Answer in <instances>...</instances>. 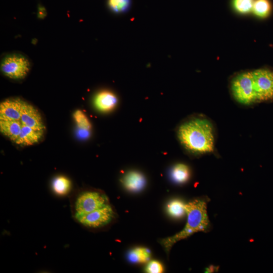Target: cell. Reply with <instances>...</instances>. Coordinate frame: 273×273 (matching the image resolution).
Segmentation results:
<instances>
[{"label": "cell", "instance_id": "cell-17", "mask_svg": "<svg viewBox=\"0 0 273 273\" xmlns=\"http://www.w3.org/2000/svg\"><path fill=\"white\" fill-rule=\"evenodd\" d=\"M150 258V252L149 250L143 247L135 248L128 254V259L132 262H146Z\"/></svg>", "mask_w": 273, "mask_h": 273}, {"label": "cell", "instance_id": "cell-12", "mask_svg": "<svg viewBox=\"0 0 273 273\" xmlns=\"http://www.w3.org/2000/svg\"><path fill=\"white\" fill-rule=\"evenodd\" d=\"M121 182L128 190L137 192L144 188L146 180L141 173L136 171H130L124 174L121 179Z\"/></svg>", "mask_w": 273, "mask_h": 273}, {"label": "cell", "instance_id": "cell-21", "mask_svg": "<svg viewBox=\"0 0 273 273\" xmlns=\"http://www.w3.org/2000/svg\"><path fill=\"white\" fill-rule=\"evenodd\" d=\"M254 0H234L235 10L241 14H247L252 11Z\"/></svg>", "mask_w": 273, "mask_h": 273}, {"label": "cell", "instance_id": "cell-22", "mask_svg": "<svg viewBox=\"0 0 273 273\" xmlns=\"http://www.w3.org/2000/svg\"><path fill=\"white\" fill-rule=\"evenodd\" d=\"M145 271L148 273H161L163 272L164 268L160 262L152 260L147 265Z\"/></svg>", "mask_w": 273, "mask_h": 273}, {"label": "cell", "instance_id": "cell-23", "mask_svg": "<svg viewBox=\"0 0 273 273\" xmlns=\"http://www.w3.org/2000/svg\"><path fill=\"white\" fill-rule=\"evenodd\" d=\"M90 131L88 130L77 128L76 135L79 139L85 140L89 136Z\"/></svg>", "mask_w": 273, "mask_h": 273}, {"label": "cell", "instance_id": "cell-18", "mask_svg": "<svg viewBox=\"0 0 273 273\" xmlns=\"http://www.w3.org/2000/svg\"><path fill=\"white\" fill-rule=\"evenodd\" d=\"M271 5L268 0H256L254 2L252 11L257 16L265 18L270 13Z\"/></svg>", "mask_w": 273, "mask_h": 273}, {"label": "cell", "instance_id": "cell-6", "mask_svg": "<svg viewBox=\"0 0 273 273\" xmlns=\"http://www.w3.org/2000/svg\"><path fill=\"white\" fill-rule=\"evenodd\" d=\"M116 213L110 204L89 213L74 219L81 226L89 229H99L110 224L115 218Z\"/></svg>", "mask_w": 273, "mask_h": 273}, {"label": "cell", "instance_id": "cell-7", "mask_svg": "<svg viewBox=\"0 0 273 273\" xmlns=\"http://www.w3.org/2000/svg\"><path fill=\"white\" fill-rule=\"evenodd\" d=\"M257 102L273 99V71L265 68L252 71Z\"/></svg>", "mask_w": 273, "mask_h": 273}, {"label": "cell", "instance_id": "cell-2", "mask_svg": "<svg viewBox=\"0 0 273 273\" xmlns=\"http://www.w3.org/2000/svg\"><path fill=\"white\" fill-rule=\"evenodd\" d=\"M206 198H198L186 203L187 221L185 228L175 235L160 240V243L168 254L173 245L195 233L206 232L210 228Z\"/></svg>", "mask_w": 273, "mask_h": 273}, {"label": "cell", "instance_id": "cell-14", "mask_svg": "<svg viewBox=\"0 0 273 273\" xmlns=\"http://www.w3.org/2000/svg\"><path fill=\"white\" fill-rule=\"evenodd\" d=\"M71 188V181L65 176H57L52 180V190L55 194L58 196H64L69 194Z\"/></svg>", "mask_w": 273, "mask_h": 273}, {"label": "cell", "instance_id": "cell-4", "mask_svg": "<svg viewBox=\"0 0 273 273\" xmlns=\"http://www.w3.org/2000/svg\"><path fill=\"white\" fill-rule=\"evenodd\" d=\"M230 88L233 97L239 103L250 105L257 103L252 71L235 75L231 81Z\"/></svg>", "mask_w": 273, "mask_h": 273}, {"label": "cell", "instance_id": "cell-16", "mask_svg": "<svg viewBox=\"0 0 273 273\" xmlns=\"http://www.w3.org/2000/svg\"><path fill=\"white\" fill-rule=\"evenodd\" d=\"M185 205L186 203L179 200H173L168 204L167 210L171 216L179 218L186 214Z\"/></svg>", "mask_w": 273, "mask_h": 273}, {"label": "cell", "instance_id": "cell-1", "mask_svg": "<svg viewBox=\"0 0 273 273\" xmlns=\"http://www.w3.org/2000/svg\"><path fill=\"white\" fill-rule=\"evenodd\" d=\"M176 133L183 148L190 154L201 155L214 150V128L205 116L193 115L188 117L177 126Z\"/></svg>", "mask_w": 273, "mask_h": 273}, {"label": "cell", "instance_id": "cell-15", "mask_svg": "<svg viewBox=\"0 0 273 273\" xmlns=\"http://www.w3.org/2000/svg\"><path fill=\"white\" fill-rule=\"evenodd\" d=\"M172 179L178 183L186 182L190 176L189 167L183 163H178L174 165L171 170Z\"/></svg>", "mask_w": 273, "mask_h": 273}, {"label": "cell", "instance_id": "cell-3", "mask_svg": "<svg viewBox=\"0 0 273 273\" xmlns=\"http://www.w3.org/2000/svg\"><path fill=\"white\" fill-rule=\"evenodd\" d=\"M70 204L71 215L74 218L110 203L108 197L102 191L82 188L70 195Z\"/></svg>", "mask_w": 273, "mask_h": 273}, {"label": "cell", "instance_id": "cell-5", "mask_svg": "<svg viewBox=\"0 0 273 273\" xmlns=\"http://www.w3.org/2000/svg\"><path fill=\"white\" fill-rule=\"evenodd\" d=\"M30 69V63L25 56L18 53L5 56L1 62V70L7 77L15 80L24 78Z\"/></svg>", "mask_w": 273, "mask_h": 273}, {"label": "cell", "instance_id": "cell-8", "mask_svg": "<svg viewBox=\"0 0 273 273\" xmlns=\"http://www.w3.org/2000/svg\"><path fill=\"white\" fill-rule=\"evenodd\" d=\"M24 101L9 98L0 104V119L20 120Z\"/></svg>", "mask_w": 273, "mask_h": 273}, {"label": "cell", "instance_id": "cell-13", "mask_svg": "<svg viewBox=\"0 0 273 273\" xmlns=\"http://www.w3.org/2000/svg\"><path fill=\"white\" fill-rule=\"evenodd\" d=\"M23 124L20 120L0 119V131L11 141L18 139Z\"/></svg>", "mask_w": 273, "mask_h": 273}, {"label": "cell", "instance_id": "cell-9", "mask_svg": "<svg viewBox=\"0 0 273 273\" xmlns=\"http://www.w3.org/2000/svg\"><path fill=\"white\" fill-rule=\"evenodd\" d=\"M20 121L23 125L34 129H45V126L39 111L32 105L25 102L23 103Z\"/></svg>", "mask_w": 273, "mask_h": 273}, {"label": "cell", "instance_id": "cell-19", "mask_svg": "<svg viewBox=\"0 0 273 273\" xmlns=\"http://www.w3.org/2000/svg\"><path fill=\"white\" fill-rule=\"evenodd\" d=\"M131 0H108L109 9L115 13H123L130 8Z\"/></svg>", "mask_w": 273, "mask_h": 273}, {"label": "cell", "instance_id": "cell-24", "mask_svg": "<svg viewBox=\"0 0 273 273\" xmlns=\"http://www.w3.org/2000/svg\"><path fill=\"white\" fill-rule=\"evenodd\" d=\"M46 10L43 8V7L39 6L38 11V17L42 18L43 16H46Z\"/></svg>", "mask_w": 273, "mask_h": 273}, {"label": "cell", "instance_id": "cell-25", "mask_svg": "<svg viewBox=\"0 0 273 273\" xmlns=\"http://www.w3.org/2000/svg\"><path fill=\"white\" fill-rule=\"evenodd\" d=\"M217 266H211L210 267L209 266V267H208L207 269H206V272H212L214 270H217Z\"/></svg>", "mask_w": 273, "mask_h": 273}, {"label": "cell", "instance_id": "cell-11", "mask_svg": "<svg viewBox=\"0 0 273 273\" xmlns=\"http://www.w3.org/2000/svg\"><path fill=\"white\" fill-rule=\"evenodd\" d=\"M44 130L34 129L23 125L15 144L21 146H31L38 143L43 135Z\"/></svg>", "mask_w": 273, "mask_h": 273}, {"label": "cell", "instance_id": "cell-10", "mask_svg": "<svg viewBox=\"0 0 273 273\" xmlns=\"http://www.w3.org/2000/svg\"><path fill=\"white\" fill-rule=\"evenodd\" d=\"M118 99L114 93L108 90H101L96 94L94 98V105L99 111L108 112L117 105Z\"/></svg>", "mask_w": 273, "mask_h": 273}, {"label": "cell", "instance_id": "cell-20", "mask_svg": "<svg viewBox=\"0 0 273 273\" xmlns=\"http://www.w3.org/2000/svg\"><path fill=\"white\" fill-rule=\"evenodd\" d=\"M73 118L77 128L90 130L92 125L86 115L81 110H77L73 113Z\"/></svg>", "mask_w": 273, "mask_h": 273}]
</instances>
